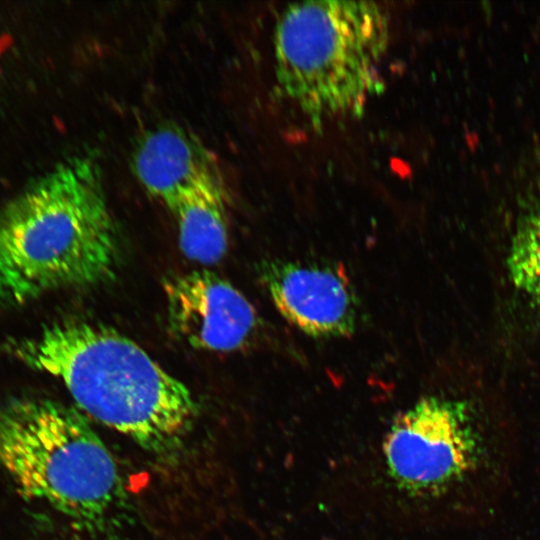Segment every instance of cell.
Wrapping results in <instances>:
<instances>
[{"mask_svg":"<svg viewBox=\"0 0 540 540\" xmlns=\"http://www.w3.org/2000/svg\"><path fill=\"white\" fill-rule=\"evenodd\" d=\"M389 16L371 1H303L281 13L274 33L277 86L314 124L362 112L382 88Z\"/></svg>","mask_w":540,"mask_h":540,"instance_id":"obj_3","label":"cell"},{"mask_svg":"<svg viewBox=\"0 0 540 540\" xmlns=\"http://www.w3.org/2000/svg\"><path fill=\"white\" fill-rule=\"evenodd\" d=\"M0 467L22 495L87 527L106 520L123 497L101 438L78 411L50 399L0 405Z\"/></svg>","mask_w":540,"mask_h":540,"instance_id":"obj_4","label":"cell"},{"mask_svg":"<svg viewBox=\"0 0 540 540\" xmlns=\"http://www.w3.org/2000/svg\"><path fill=\"white\" fill-rule=\"evenodd\" d=\"M483 439L465 401L430 396L398 415L383 443L389 475L412 494H435L472 472Z\"/></svg>","mask_w":540,"mask_h":540,"instance_id":"obj_5","label":"cell"},{"mask_svg":"<svg viewBox=\"0 0 540 540\" xmlns=\"http://www.w3.org/2000/svg\"><path fill=\"white\" fill-rule=\"evenodd\" d=\"M506 265L514 287L540 302V209L526 216L518 225Z\"/></svg>","mask_w":540,"mask_h":540,"instance_id":"obj_10","label":"cell"},{"mask_svg":"<svg viewBox=\"0 0 540 540\" xmlns=\"http://www.w3.org/2000/svg\"><path fill=\"white\" fill-rule=\"evenodd\" d=\"M118 240L98 164L76 156L36 179L0 212V304L110 279Z\"/></svg>","mask_w":540,"mask_h":540,"instance_id":"obj_1","label":"cell"},{"mask_svg":"<svg viewBox=\"0 0 540 540\" xmlns=\"http://www.w3.org/2000/svg\"><path fill=\"white\" fill-rule=\"evenodd\" d=\"M225 187H208L182 198L172 209L179 245L190 260L211 265L221 260L228 246Z\"/></svg>","mask_w":540,"mask_h":540,"instance_id":"obj_9","label":"cell"},{"mask_svg":"<svg viewBox=\"0 0 540 540\" xmlns=\"http://www.w3.org/2000/svg\"><path fill=\"white\" fill-rule=\"evenodd\" d=\"M171 329L197 349L229 352L243 347L258 327L249 300L230 282L195 270L165 283Z\"/></svg>","mask_w":540,"mask_h":540,"instance_id":"obj_7","label":"cell"},{"mask_svg":"<svg viewBox=\"0 0 540 540\" xmlns=\"http://www.w3.org/2000/svg\"><path fill=\"white\" fill-rule=\"evenodd\" d=\"M132 169L142 187L170 210L193 192L224 187L211 151L195 135L172 124L143 134L133 150Z\"/></svg>","mask_w":540,"mask_h":540,"instance_id":"obj_8","label":"cell"},{"mask_svg":"<svg viewBox=\"0 0 540 540\" xmlns=\"http://www.w3.org/2000/svg\"><path fill=\"white\" fill-rule=\"evenodd\" d=\"M29 367L58 378L96 421L153 453L179 446L197 416L190 390L145 350L109 328L53 324L14 345Z\"/></svg>","mask_w":540,"mask_h":540,"instance_id":"obj_2","label":"cell"},{"mask_svg":"<svg viewBox=\"0 0 540 540\" xmlns=\"http://www.w3.org/2000/svg\"><path fill=\"white\" fill-rule=\"evenodd\" d=\"M260 277L279 313L308 336L338 338L354 333L359 304L340 268L273 259L260 265Z\"/></svg>","mask_w":540,"mask_h":540,"instance_id":"obj_6","label":"cell"}]
</instances>
